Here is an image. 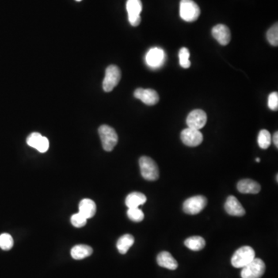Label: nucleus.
Here are the masks:
<instances>
[{
	"label": "nucleus",
	"instance_id": "obj_1",
	"mask_svg": "<svg viewBox=\"0 0 278 278\" xmlns=\"http://www.w3.org/2000/svg\"><path fill=\"white\" fill-rule=\"evenodd\" d=\"M141 174L145 180L155 181L159 177V170L157 164L150 157L142 156L139 159Z\"/></svg>",
	"mask_w": 278,
	"mask_h": 278
},
{
	"label": "nucleus",
	"instance_id": "obj_2",
	"mask_svg": "<svg viewBox=\"0 0 278 278\" xmlns=\"http://www.w3.org/2000/svg\"><path fill=\"white\" fill-rule=\"evenodd\" d=\"M254 258V249L250 247L244 246L234 253L231 258V264L234 268H243Z\"/></svg>",
	"mask_w": 278,
	"mask_h": 278
},
{
	"label": "nucleus",
	"instance_id": "obj_3",
	"mask_svg": "<svg viewBox=\"0 0 278 278\" xmlns=\"http://www.w3.org/2000/svg\"><path fill=\"white\" fill-rule=\"evenodd\" d=\"M98 133L103 149L107 152L112 151L119 141V136L113 127L103 124L99 127Z\"/></svg>",
	"mask_w": 278,
	"mask_h": 278
},
{
	"label": "nucleus",
	"instance_id": "obj_4",
	"mask_svg": "<svg viewBox=\"0 0 278 278\" xmlns=\"http://www.w3.org/2000/svg\"><path fill=\"white\" fill-rule=\"evenodd\" d=\"M201 11L199 5L193 0H181L180 2V16L185 22H194L197 20Z\"/></svg>",
	"mask_w": 278,
	"mask_h": 278
},
{
	"label": "nucleus",
	"instance_id": "obj_5",
	"mask_svg": "<svg viewBox=\"0 0 278 278\" xmlns=\"http://www.w3.org/2000/svg\"><path fill=\"white\" fill-rule=\"evenodd\" d=\"M266 266L260 258H254L251 262L243 268L242 278H261L265 272Z\"/></svg>",
	"mask_w": 278,
	"mask_h": 278
},
{
	"label": "nucleus",
	"instance_id": "obj_6",
	"mask_svg": "<svg viewBox=\"0 0 278 278\" xmlns=\"http://www.w3.org/2000/svg\"><path fill=\"white\" fill-rule=\"evenodd\" d=\"M122 74L119 66L110 65L105 70V77L103 81V89L105 92H110L119 85Z\"/></svg>",
	"mask_w": 278,
	"mask_h": 278
},
{
	"label": "nucleus",
	"instance_id": "obj_7",
	"mask_svg": "<svg viewBox=\"0 0 278 278\" xmlns=\"http://www.w3.org/2000/svg\"><path fill=\"white\" fill-rule=\"evenodd\" d=\"M207 199L203 196H196L188 198L183 203V210L189 215H196L207 207Z\"/></svg>",
	"mask_w": 278,
	"mask_h": 278
},
{
	"label": "nucleus",
	"instance_id": "obj_8",
	"mask_svg": "<svg viewBox=\"0 0 278 278\" xmlns=\"http://www.w3.org/2000/svg\"><path fill=\"white\" fill-rule=\"evenodd\" d=\"M128 21L133 27H138L140 24L141 12L142 10V3L141 0H127L126 3Z\"/></svg>",
	"mask_w": 278,
	"mask_h": 278
},
{
	"label": "nucleus",
	"instance_id": "obj_9",
	"mask_svg": "<svg viewBox=\"0 0 278 278\" xmlns=\"http://www.w3.org/2000/svg\"><path fill=\"white\" fill-rule=\"evenodd\" d=\"M207 122V115L203 110L196 109L188 114L186 119L188 127L192 129L200 130L203 128Z\"/></svg>",
	"mask_w": 278,
	"mask_h": 278
},
{
	"label": "nucleus",
	"instance_id": "obj_10",
	"mask_svg": "<svg viewBox=\"0 0 278 278\" xmlns=\"http://www.w3.org/2000/svg\"><path fill=\"white\" fill-rule=\"evenodd\" d=\"M181 140L185 146L196 147L203 142V136L199 130L185 128L181 132Z\"/></svg>",
	"mask_w": 278,
	"mask_h": 278
},
{
	"label": "nucleus",
	"instance_id": "obj_11",
	"mask_svg": "<svg viewBox=\"0 0 278 278\" xmlns=\"http://www.w3.org/2000/svg\"><path fill=\"white\" fill-rule=\"evenodd\" d=\"M134 96L135 98L139 99L147 105H154L159 101L158 93L153 89L138 88L134 92Z\"/></svg>",
	"mask_w": 278,
	"mask_h": 278
},
{
	"label": "nucleus",
	"instance_id": "obj_12",
	"mask_svg": "<svg viewBox=\"0 0 278 278\" xmlns=\"http://www.w3.org/2000/svg\"><path fill=\"white\" fill-rule=\"evenodd\" d=\"M213 36L217 40L221 45L226 46L231 40V32L230 29L223 24H218L212 30Z\"/></svg>",
	"mask_w": 278,
	"mask_h": 278
},
{
	"label": "nucleus",
	"instance_id": "obj_13",
	"mask_svg": "<svg viewBox=\"0 0 278 278\" xmlns=\"http://www.w3.org/2000/svg\"><path fill=\"white\" fill-rule=\"evenodd\" d=\"M225 210L229 215L234 216H243L246 214L241 203L235 196H230L225 203Z\"/></svg>",
	"mask_w": 278,
	"mask_h": 278
},
{
	"label": "nucleus",
	"instance_id": "obj_14",
	"mask_svg": "<svg viewBox=\"0 0 278 278\" xmlns=\"http://www.w3.org/2000/svg\"><path fill=\"white\" fill-rule=\"evenodd\" d=\"M165 60V52L162 49L153 48L148 52L146 61L147 64L152 67H158L163 63Z\"/></svg>",
	"mask_w": 278,
	"mask_h": 278
},
{
	"label": "nucleus",
	"instance_id": "obj_15",
	"mask_svg": "<svg viewBox=\"0 0 278 278\" xmlns=\"http://www.w3.org/2000/svg\"><path fill=\"white\" fill-rule=\"evenodd\" d=\"M237 189L239 192L244 194H257L260 192L261 187L260 184L253 180L246 179L237 183Z\"/></svg>",
	"mask_w": 278,
	"mask_h": 278
},
{
	"label": "nucleus",
	"instance_id": "obj_16",
	"mask_svg": "<svg viewBox=\"0 0 278 278\" xmlns=\"http://www.w3.org/2000/svg\"><path fill=\"white\" fill-rule=\"evenodd\" d=\"M157 263L162 268L169 270H176L178 268V263L176 259L172 257L169 252L162 251L157 256Z\"/></svg>",
	"mask_w": 278,
	"mask_h": 278
},
{
	"label": "nucleus",
	"instance_id": "obj_17",
	"mask_svg": "<svg viewBox=\"0 0 278 278\" xmlns=\"http://www.w3.org/2000/svg\"><path fill=\"white\" fill-rule=\"evenodd\" d=\"M96 204L94 202L90 199H84L81 200L79 204V213L82 214L86 219H90L95 215Z\"/></svg>",
	"mask_w": 278,
	"mask_h": 278
},
{
	"label": "nucleus",
	"instance_id": "obj_18",
	"mask_svg": "<svg viewBox=\"0 0 278 278\" xmlns=\"http://www.w3.org/2000/svg\"><path fill=\"white\" fill-rule=\"evenodd\" d=\"M147 201V197L142 192H134L130 193L126 197L125 204L127 208H138L139 206L145 204Z\"/></svg>",
	"mask_w": 278,
	"mask_h": 278
},
{
	"label": "nucleus",
	"instance_id": "obj_19",
	"mask_svg": "<svg viewBox=\"0 0 278 278\" xmlns=\"http://www.w3.org/2000/svg\"><path fill=\"white\" fill-rule=\"evenodd\" d=\"M93 253V249L90 246L85 245V244H81V245H77L72 248L71 257L74 260H82V259L86 258V257H90L91 255Z\"/></svg>",
	"mask_w": 278,
	"mask_h": 278
},
{
	"label": "nucleus",
	"instance_id": "obj_20",
	"mask_svg": "<svg viewBox=\"0 0 278 278\" xmlns=\"http://www.w3.org/2000/svg\"><path fill=\"white\" fill-rule=\"evenodd\" d=\"M134 243H135V238L132 235L124 234L119 239V241L117 242V248L119 249V253L125 254Z\"/></svg>",
	"mask_w": 278,
	"mask_h": 278
},
{
	"label": "nucleus",
	"instance_id": "obj_21",
	"mask_svg": "<svg viewBox=\"0 0 278 278\" xmlns=\"http://www.w3.org/2000/svg\"><path fill=\"white\" fill-rule=\"evenodd\" d=\"M185 246L191 250L199 251L206 246V241L204 239L199 236L188 237L185 241Z\"/></svg>",
	"mask_w": 278,
	"mask_h": 278
},
{
	"label": "nucleus",
	"instance_id": "obj_22",
	"mask_svg": "<svg viewBox=\"0 0 278 278\" xmlns=\"http://www.w3.org/2000/svg\"><path fill=\"white\" fill-rule=\"evenodd\" d=\"M257 142H258V145L260 149H268L271 144V133L268 130H261L260 133H259Z\"/></svg>",
	"mask_w": 278,
	"mask_h": 278
},
{
	"label": "nucleus",
	"instance_id": "obj_23",
	"mask_svg": "<svg viewBox=\"0 0 278 278\" xmlns=\"http://www.w3.org/2000/svg\"><path fill=\"white\" fill-rule=\"evenodd\" d=\"M189 56H190V53L188 51V49L185 48V47L180 49L179 58H180V65L183 68L186 69L190 67L191 63L189 61Z\"/></svg>",
	"mask_w": 278,
	"mask_h": 278
},
{
	"label": "nucleus",
	"instance_id": "obj_24",
	"mask_svg": "<svg viewBox=\"0 0 278 278\" xmlns=\"http://www.w3.org/2000/svg\"><path fill=\"white\" fill-rule=\"evenodd\" d=\"M13 237L9 233H2L0 235V248L3 250H9L13 247Z\"/></svg>",
	"mask_w": 278,
	"mask_h": 278
},
{
	"label": "nucleus",
	"instance_id": "obj_25",
	"mask_svg": "<svg viewBox=\"0 0 278 278\" xmlns=\"http://www.w3.org/2000/svg\"><path fill=\"white\" fill-rule=\"evenodd\" d=\"M127 216L133 222H142L145 217L143 212L139 208H130L127 212Z\"/></svg>",
	"mask_w": 278,
	"mask_h": 278
},
{
	"label": "nucleus",
	"instance_id": "obj_26",
	"mask_svg": "<svg viewBox=\"0 0 278 278\" xmlns=\"http://www.w3.org/2000/svg\"><path fill=\"white\" fill-rule=\"evenodd\" d=\"M267 38L268 42L271 45L278 47V25L275 24L273 27H271V29L267 32Z\"/></svg>",
	"mask_w": 278,
	"mask_h": 278
},
{
	"label": "nucleus",
	"instance_id": "obj_27",
	"mask_svg": "<svg viewBox=\"0 0 278 278\" xmlns=\"http://www.w3.org/2000/svg\"><path fill=\"white\" fill-rule=\"evenodd\" d=\"M87 220H88V219H86V218H85L82 214H80V213L74 214V215L72 216L71 218H70L72 225L77 228H81L83 227V226H85V225H86Z\"/></svg>",
	"mask_w": 278,
	"mask_h": 278
},
{
	"label": "nucleus",
	"instance_id": "obj_28",
	"mask_svg": "<svg viewBox=\"0 0 278 278\" xmlns=\"http://www.w3.org/2000/svg\"><path fill=\"white\" fill-rule=\"evenodd\" d=\"M41 138L42 135H40V133H32V134H31V135H30L29 137L27 138V145H28V146H31V147L34 148V149H36L38 142H40V138Z\"/></svg>",
	"mask_w": 278,
	"mask_h": 278
},
{
	"label": "nucleus",
	"instance_id": "obj_29",
	"mask_svg": "<svg viewBox=\"0 0 278 278\" xmlns=\"http://www.w3.org/2000/svg\"><path fill=\"white\" fill-rule=\"evenodd\" d=\"M268 107L272 111H277L278 108V92H272L268 96Z\"/></svg>",
	"mask_w": 278,
	"mask_h": 278
},
{
	"label": "nucleus",
	"instance_id": "obj_30",
	"mask_svg": "<svg viewBox=\"0 0 278 278\" xmlns=\"http://www.w3.org/2000/svg\"><path fill=\"white\" fill-rule=\"evenodd\" d=\"M49 146H50V144H49L48 138L42 136L40 142H38L36 149L40 153H44L48 150Z\"/></svg>",
	"mask_w": 278,
	"mask_h": 278
},
{
	"label": "nucleus",
	"instance_id": "obj_31",
	"mask_svg": "<svg viewBox=\"0 0 278 278\" xmlns=\"http://www.w3.org/2000/svg\"><path fill=\"white\" fill-rule=\"evenodd\" d=\"M278 131H276V132L275 133V135H274L273 136V142L274 143H275V146H276L277 148L278 147Z\"/></svg>",
	"mask_w": 278,
	"mask_h": 278
},
{
	"label": "nucleus",
	"instance_id": "obj_32",
	"mask_svg": "<svg viewBox=\"0 0 278 278\" xmlns=\"http://www.w3.org/2000/svg\"><path fill=\"white\" fill-rule=\"evenodd\" d=\"M256 162H260V158H256Z\"/></svg>",
	"mask_w": 278,
	"mask_h": 278
},
{
	"label": "nucleus",
	"instance_id": "obj_33",
	"mask_svg": "<svg viewBox=\"0 0 278 278\" xmlns=\"http://www.w3.org/2000/svg\"><path fill=\"white\" fill-rule=\"evenodd\" d=\"M76 1H78V2H80V1H81V0H76Z\"/></svg>",
	"mask_w": 278,
	"mask_h": 278
}]
</instances>
